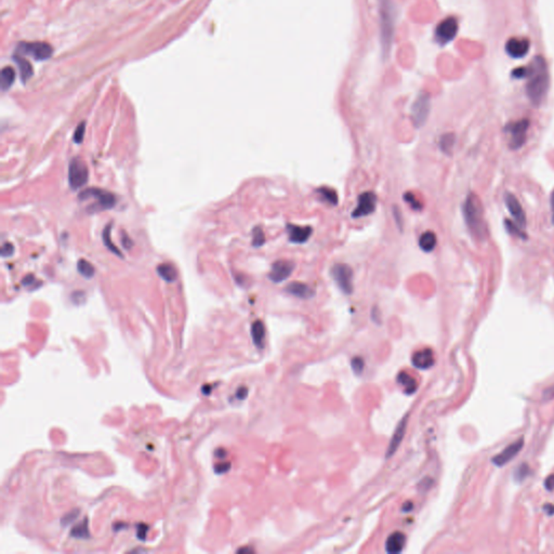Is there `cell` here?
Masks as SVG:
<instances>
[{
  "label": "cell",
  "mask_w": 554,
  "mask_h": 554,
  "mask_svg": "<svg viewBox=\"0 0 554 554\" xmlns=\"http://www.w3.org/2000/svg\"><path fill=\"white\" fill-rule=\"evenodd\" d=\"M382 51L389 53L394 34V9L390 0H382L380 6Z\"/></svg>",
  "instance_id": "obj_3"
},
{
  "label": "cell",
  "mask_w": 554,
  "mask_h": 554,
  "mask_svg": "<svg viewBox=\"0 0 554 554\" xmlns=\"http://www.w3.org/2000/svg\"><path fill=\"white\" fill-rule=\"evenodd\" d=\"M351 366H352L353 372H354L355 374H362L365 366V362L362 357H354L352 359Z\"/></svg>",
  "instance_id": "obj_35"
},
{
  "label": "cell",
  "mask_w": 554,
  "mask_h": 554,
  "mask_svg": "<svg viewBox=\"0 0 554 554\" xmlns=\"http://www.w3.org/2000/svg\"><path fill=\"white\" fill-rule=\"evenodd\" d=\"M110 228H112V224L109 223V224H107L106 228L104 229V231H103V242L112 252L116 253L119 256H123L122 252H120L118 249L116 248V246L110 242Z\"/></svg>",
  "instance_id": "obj_31"
},
{
  "label": "cell",
  "mask_w": 554,
  "mask_h": 554,
  "mask_svg": "<svg viewBox=\"0 0 554 554\" xmlns=\"http://www.w3.org/2000/svg\"><path fill=\"white\" fill-rule=\"evenodd\" d=\"M13 253H14V246L11 243H6V244L3 245L2 255L4 256V258H7V256H11Z\"/></svg>",
  "instance_id": "obj_38"
},
{
  "label": "cell",
  "mask_w": 554,
  "mask_h": 554,
  "mask_svg": "<svg viewBox=\"0 0 554 554\" xmlns=\"http://www.w3.org/2000/svg\"><path fill=\"white\" fill-rule=\"evenodd\" d=\"M77 270L78 272L80 273V275H83L84 277L86 278H91L93 277L94 273H95V270H94V267L92 266V264L87 261V260H79L78 263H77Z\"/></svg>",
  "instance_id": "obj_28"
},
{
  "label": "cell",
  "mask_w": 554,
  "mask_h": 554,
  "mask_svg": "<svg viewBox=\"0 0 554 554\" xmlns=\"http://www.w3.org/2000/svg\"><path fill=\"white\" fill-rule=\"evenodd\" d=\"M146 532H147V526L143 525V528H139V529H138V538H140V539L144 540V537H145Z\"/></svg>",
  "instance_id": "obj_41"
},
{
  "label": "cell",
  "mask_w": 554,
  "mask_h": 554,
  "mask_svg": "<svg viewBox=\"0 0 554 554\" xmlns=\"http://www.w3.org/2000/svg\"><path fill=\"white\" fill-rule=\"evenodd\" d=\"M529 68L531 73L528 76L529 82L526 87V93L534 105H539L547 95L550 84L547 63L542 57H536Z\"/></svg>",
  "instance_id": "obj_1"
},
{
  "label": "cell",
  "mask_w": 554,
  "mask_h": 554,
  "mask_svg": "<svg viewBox=\"0 0 554 554\" xmlns=\"http://www.w3.org/2000/svg\"><path fill=\"white\" fill-rule=\"evenodd\" d=\"M529 128L528 119H521L514 123H510L504 128V131L511 136L509 146L511 150L516 151L524 145L527 140V130Z\"/></svg>",
  "instance_id": "obj_6"
},
{
  "label": "cell",
  "mask_w": 554,
  "mask_h": 554,
  "mask_svg": "<svg viewBox=\"0 0 554 554\" xmlns=\"http://www.w3.org/2000/svg\"><path fill=\"white\" fill-rule=\"evenodd\" d=\"M504 227H505V230H507L508 233H510L512 236H516L519 238H522V239H526L527 236L524 233L523 229H522L520 226H518L515 222L510 221V220H505L504 221Z\"/></svg>",
  "instance_id": "obj_30"
},
{
  "label": "cell",
  "mask_w": 554,
  "mask_h": 554,
  "mask_svg": "<svg viewBox=\"0 0 554 554\" xmlns=\"http://www.w3.org/2000/svg\"><path fill=\"white\" fill-rule=\"evenodd\" d=\"M397 382L404 388L406 394H414L418 388V382L416 381L414 377L403 372L397 376Z\"/></svg>",
  "instance_id": "obj_21"
},
{
  "label": "cell",
  "mask_w": 554,
  "mask_h": 554,
  "mask_svg": "<svg viewBox=\"0 0 554 554\" xmlns=\"http://www.w3.org/2000/svg\"><path fill=\"white\" fill-rule=\"evenodd\" d=\"M436 244H437V238H436L435 233H433L431 231L424 232L423 234H421V236L419 237V246L425 252H431L432 250H434Z\"/></svg>",
  "instance_id": "obj_22"
},
{
  "label": "cell",
  "mask_w": 554,
  "mask_h": 554,
  "mask_svg": "<svg viewBox=\"0 0 554 554\" xmlns=\"http://www.w3.org/2000/svg\"><path fill=\"white\" fill-rule=\"evenodd\" d=\"M34 280H35V278H34V276H33V275H28V276H26L25 278H24V279H23V282H22V284H23V285H29V284H34Z\"/></svg>",
  "instance_id": "obj_44"
},
{
  "label": "cell",
  "mask_w": 554,
  "mask_h": 554,
  "mask_svg": "<svg viewBox=\"0 0 554 554\" xmlns=\"http://www.w3.org/2000/svg\"><path fill=\"white\" fill-rule=\"evenodd\" d=\"M529 48H531V42L526 38L513 37L505 44V51L510 57L514 59L524 58L528 53Z\"/></svg>",
  "instance_id": "obj_14"
},
{
  "label": "cell",
  "mask_w": 554,
  "mask_h": 554,
  "mask_svg": "<svg viewBox=\"0 0 554 554\" xmlns=\"http://www.w3.org/2000/svg\"><path fill=\"white\" fill-rule=\"evenodd\" d=\"M71 536L76 538H88L89 537V532H88V521L87 519L84 520L82 524H79L74 527L71 531Z\"/></svg>",
  "instance_id": "obj_32"
},
{
  "label": "cell",
  "mask_w": 554,
  "mask_h": 554,
  "mask_svg": "<svg viewBox=\"0 0 554 554\" xmlns=\"http://www.w3.org/2000/svg\"><path fill=\"white\" fill-rule=\"evenodd\" d=\"M286 291L299 299H311L315 296V291L309 285L299 282H293L287 285Z\"/></svg>",
  "instance_id": "obj_19"
},
{
  "label": "cell",
  "mask_w": 554,
  "mask_h": 554,
  "mask_svg": "<svg viewBox=\"0 0 554 554\" xmlns=\"http://www.w3.org/2000/svg\"><path fill=\"white\" fill-rule=\"evenodd\" d=\"M158 275L165 279L168 283L175 282L176 277H178V272H176L175 268L170 263H163L158 266L157 268Z\"/></svg>",
  "instance_id": "obj_24"
},
{
  "label": "cell",
  "mask_w": 554,
  "mask_h": 554,
  "mask_svg": "<svg viewBox=\"0 0 554 554\" xmlns=\"http://www.w3.org/2000/svg\"><path fill=\"white\" fill-rule=\"evenodd\" d=\"M19 53L28 55L37 61H44L52 55V48L46 43H23L19 47Z\"/></svg>",
  "instance_id": "obj_9"
},
{
  "label": "cell",
  "mask_w": 554,
  "mask_h": 554,
  "mask_svg": "<svg viewBox=\"0 0 554 554\" xmlns=\"http://www.w3.org/2000/svg\"><path fill=\"white\" fill-rule=\"evenodd\" d=\"M85 131H86V124H85V123L79 124L78 127L76 128L75 132H74V141H75L77 144H79V143H82V142H83Z\"/></svg>",
  "instance_id": "obj_36"
},
{
  "label": "cell",
  "mask_w": 554,
  "mask_h": 554,
  "mask_svg": "<svg viewBox=\"0 0 554 554\" xmlns=\"http://www.w3.org/2000/svg\"><path fill=\"white\" fill-rule=\"evenodd\" d=\"M251 336L255 347L262 349L264 343V337H266V328H264V325L261 320H255L252 324Z\"/></svg>",
  "instance_id": "obj_23"
},
{
  "label": "cell",
  "mask_w": 554,
  "mask_h": 554,
  "mask_svg": "<svg viewBox=\"0 0 554 554\" xmlns=\"http://www.w3.org/2000/svg\"><path fill=\"white\" fill-rule=\"evenodd\" d=\"M393 214H394V219H395V221H396V223H397V227L401 230V223H403V222H401V215H400V213H399V210H398V208H397V207L393 208Z\"/></svg>",
  "instance_id": "obj_39"
},
{
  "label": "cell",
  "mask_w": 554,
  "mask_h": 554,
  "mask_svg": "<svg viewBox=\"0 0 554 554\" xmlns=\"http://www.w3.org/2000/svg\"><path fill=\"white\" fill-rule=\"evenodd\" d=\"M411 509H413V503H411V502L406 503V504L404 505V507H403V510H404L405 512H408Z\"/></svg>",
  "instance_id": "obj_46"
},
{
  "label": "cell",
  "mask_w": 554,
  "mask_h": 554,
  "mask_svg": "<svg viewBox=\"0 0 554 554\" xmlns=\"http://www.w3.org/2000/svg\"><path fill=\"white\" fill-rule=\"evenodd\" d=\"M331 276L343 293L353 292V271L348 264H336L331 269Z\"/></svg>",
  "instance_id": "obj_7"
},
{
  "label": "cell",
  "mask_w": 554,
  "mask_h": 554,
  "mask_svg": "<svg viewBox=\"0 0 554 554\" xmlns=\"http://www.w3.org/2000/svg\"><path fill=\"white\" fill-rule=\"evenodd\" d=\"M230 467H231V464H230V463H227V464L224 463V464H221V465H216V467H215V472H218V473H224V472L228 471V470L230 469Z\"/></svg>",
  "instance_id": "obj_40"
},
{
  "label": "cell",
  "mask_w": 554,
  "mask_h": 554,
  "mask_svg": "<svg viewBox=\"0 0 554 554\" xmlns=\"http://www.w3.org/2000/svg\"><path fill=\"white\" fill-rule=\"evenodd\" d=\"M123 243H124V246H125V248H127V249H128V248H129V247H131V246H132V242H131V240H130V238H129V237H128V236H127V235L125 234V233H124V238H123Z\"/></svg>",
  "instance_id": "obj_42"
},
{
  "label": "cell",
  "mask_w": 554,
  "mask_h": 554,
  "mask_svg": "<svg viewBox=\"0 0 554 554\" xmlns=\"http://www.w3.org/2000/svg\"><path fill=\"white\" fill-rule=\"evenodd\" d=\"M439 149L443 153L451 155L456 143V136L454 133H445L439 138Z\"/></svg>",
  "instance_id": "obj_27"
},
{
  "label": "cell",
  "mask_w": 554,
  "mask_h": 554,
  "mask_svg": "<svg viewBox=\"0 0 554 554\" xmlns=\"http://www.w3.org/2000/svg\"><path fill=\"white\" fill-rule=\"evenodd\" d=\"M316 192L324 203L331 206H337V204H338V200H339L338 194H337V192L334 189L328 188V187H322L319 188Z\"/></svg>",
  "instance_id": "obj_25"
},
{
  "label": "cell",
  "mask_w": 554,
  "mask_h": 554,
  "mask_svg": "<svg viewBox=\"0 0 554 554\" xmlns=\"http://www.w3.org/2000/svg\"><path fill=\"white\" fill-rule=\"evenodd\" d=\"M264 243H266V236L261 228L256 227L252 231V246L253 247H261Z\"/></svg>",
  "instance_id": "obj_33"
},
{
  "label": "cell",
  "mask_w": 554,
  "mask_h": 554,
  "mask_svg": "<svg viewBox=\"0 0 554 554\" xmlns=\"http://www.w3.org/2000/svg\"><path fill=\"white\" fill-rule=\"evenodd\" d=\"M458 21L455 18L449 17L441 21L435 29V39L440 45L451 43L458 33Z\"/></svg>",
  "instance_id": "obj_8"
},
{
  "label": "cell",
  "mask_w": 554,
  "mask_h": 554,
  "mask_svg": "<svg viewBox=\"0 0 554 554\" xmlns=\"http://www.w3.org/2000/svg\"><path fill=\"white\" fill-rule=\"evenodd\" d=\"M15 62H17L18 66L20 68V74H21V78L24 83L27 82V80L33 76V67H31V65L29 64L28 61H26L24 58L20 57V55H18V57L14 58Z\"/></svg>",
  "instance_id": "obj_26"
},
{
  "label": "cell",
  "mask_w": 554,
  "mask_h": 554,
  "mask_svg": "<svg viewBox=\"0 0 554 554\" xmlns=\"http://www.w3.org/2000/svg\"><path fill=\"white\" fill-rule=\"evenodd\" d=\"M551 212H552V222L554 224V191L551 195Z\"/></svg>",
  "instance_id": "obj_45"
},
{
  "label": "cell",
  "mask_w": 554,
  "mask_h": 554,
  "mask_svg": "<svg viewBox=\"0 0 554 554\" xmlns=\"http://www.w3.org/2000/svg\"><path fill=\"white\" fill-rule=\"evenodd\" d=\"M407 420H408V417L406 416L405 418L401 420L396 427L394 434H393V436L391 438L387 455H385L387 458H390L391 456H393L395 454V452L397 451V448L399 447V445L401 443V440H403V437H404L405 432H406V428H407Z\"/></svg>",
  "instance_id": "obj_17"
},
{
  "label": "cell",
  "mask_w": 554,
  "mask_h": 554,
  "mask_svg": "<svg viewBox=\"0 0 554 554\" xmlns=\"http://www.w3.org/2000/svg\"><path fill=\"white\" fill-rule=\"evenodd\" d=\"M377 207V196L373 192H364L358 196L357 206L352 212L353 218H363V216L375 212Z\"/></svg>",
  "instance_id": "obj_11"
},
{
  "label": "cell",
  "mask_w": 554,
  "mask_h": 554,
  "mask_svg": "<svg viewBox=\"0 0 554 554\" xmlns=\"http://www.w3.org/2000/svg\"><path fill=\"white\" fill-rule=\"evenodd\" d=\"M15 78V73L13 68L5 67L2 71V87L3 90H7L12 86Z\"/></svg>",
  "instance_id": "obj_29"
},
{
  "label": "cell",
  "mask_w": 554,
  "mask_h": 554,
  "mask_svg": "<svg viewBox=\"0 0 554 554\" xmlns=\"http://www.w3.org/2000/svg\"><path fill=\"white\" fill-rule=\"evenodd\" d=\"M405 543V535L400 532H394L388 537L387 542H385V550L388 553H399L403 551Z\"/></svg>",
  "instance_id": "obj_20"
},
{
  "label": "cell",
  "mask_w": 554,
  "mask_h": 554,
  "mask_svg": "<svg viewBox=\"0 0 554 554\" xmlns=\"http://www.w3.org/2000/svg\"><path fill=\"white\" fill-rule=\"evenodd\" d=\"M294 270V263L290 260H278L272 264L270 272V279L273 283H282L292 274Z\"/></svg>",
  "instance_id": "obj_12"
},
{
  "label": "cell",
  "mask_w": 554,
  "mask_h": 554,
  "mask_svg": "<svg viewBox=\"0 0 554 554\" xmlns=\"http://www.w3.org/2000/svg\"><path fill=\"white\" fill-rule=\"evenodd\" d=\"M522 447H523V438L516 440L515 443H513V444H511L510 446H508L507 448H505L502 453H500L499 455H497L496 457H494L493 462L496 465H498V467H500V465H504L505 463L509 462L513 458V457H515L520 453Z\"/></svg>",
  "instance_id": "obj_16"
},
{
  "label": "cell",
  "mask_w": 554,
  "mask_h": 554,
  "mask_svg": "<svg viewBox=\"0 0 554 554\" xmlns=\"http://www.w3.org/2000/svg\"><path fill=\"white\" fill-rule=\"evenodd\" d=\"M287 232L289 240L293 244H303L309 240L312 235V228L310 227H299L294 224H288Z\"/></svg>",
  "instance_id": "obj_15"
},
{
  "label": "cell",
  "mask_w": 554,
  "mask_h": 554,
  "mask_svg": "<svg viewBox=\"0 0 554 554\" xmlns=\"http://www.w3.org/2000/svg\"><path fill=\"white\" fill-rule=\"evenodd\" d=\"M465 224L472 234V236L484 240L487 237V227L484 219V209L481 199L477 195L469 194L464 200L462 207Z\"/></svg>",
  "instance_id": "obj_2"
},
{
  "label": "cell",
  "mask_w": 554,
  "mask_h": 554,
  "mask_svg": "<svg viewBox=\"0 0 554 554\" xmlns=\"http://www.w3.org/2000/svg\"><path fill=\"white\" fill-rule=\"evenodd\" d=\"M430 113V98L427 94H421L414 103L412 108V118L414 125L419 128L427 122Z\"/></svg>",
  "instance_id": "obj_10"
},
{
  "label": "cell",
  "mask_w": 554,
  "mask_h": 554,
  "mask_svg": "<svg viewBox=\"0 0 554 554\" xmlns=\"http://www.w3.org/2000/svg\"><path fill=\"white\" fill-rule=\"evenodd\" d=\"M404 199L405 202L411 206L414 210L416 211H419L422 209V204L420 203L419 199H417L415 194H413V193H406V194L404 195Z\"/></svg>",
  "instance_id": "obj_34"
},
{
  "label": "cell",
  "mask_w": 554,
  "mask_h": 554,
  "mask_svg": "<svg viewBox=\"0 0 554 554\" xmlns=\"http://www.w3.org/2000/svg\"><path fill=\"white\" fill-rule=\"evenodd\" d=\"M89 180V169L84 160L79 157L71 159L68 168V182L73 190L85 187Z\"/></svg>",
  "instance_id": "obj_4"
},
{
  "label": "cell",
  "mask_w": 554,
  "mask_h": 554,
  "mask_svg": "<svg viewBox=\"0 0 554 554\" xmlns=\"http://www.w3.org/2000/svg\"><path fill=\"white\" fill-rule=\"evenodd\" d=\"M247 393H248L247 389H245V388L239 389L238 392H237V397H238L239 399H244V398L246 397V395H247Z\"/></svg>",
  "instance_id": "obj_43"
},
{
  "label": "cell",
  "mask_w": 554,
  "mask_h": 554,
  "mask_svg": "<svg viewBox=\"0 0 554 554\" xmlns=\"http://www.w3.org/2000/svg\"><path fill=\"white\" fill-rule=\"evenodd\" d=\"M79 198L82 200L88 199V198H95L96 200H98L96 206L94 207L95 211L110 209V208H113L117 203V198L113 193L107 192L102 189H94V188L83 191L79 194Z\"/></svg>",
  "instance_id": "obj_5"
},
{
  "label": "cell",
  "mask_w": 554,
  "mask_h": 554,
  "mask_svg": "<svg viewBox=\"0 0 554 554\" xmlns=\"http://www.w3.org/2000/svg\"><path fill=\"white\" fill-rule=\"evenodd\" d=\"M529 73H531V68H529V66L527 67L523 66V67H518L513 70L512 76L514 78H525L529 76Z\"/></svg>",
  "instance_id": "obj_37"
},
{
  "label": "cell",
  "mask_w": 554,
  "mask_h": 554,
  "mask_svg": "<svg viewBox=\"0 0 554 554\" xmlns=\"http://www.w3.org/2000/svg\"><path fill=\"white\" fill-rule=\"evenodd\" d=\"M504 202L510 214L513 216V219H514V222L524 230L526 227V214L523 207H522V205L520 204L519 199L514 195L511 194V193H508V194L504 196Z\"/></svg>",
  "instance_id": "obj_13"
},
{
  "label": "cell",
  "mask_w": 554,
  "mask_h": 554,
  "mask_svg": "<svg viewBox=\"0 0 554 554\" xmlns=\"http://www.w3.org/2000/svg\"><path fill=\"white\" fill-rule=\"evenodd\" d=\"M412 363L418 369H429L434 364V354L431 349L420 350L413 355Z\"/></svg>",
  "instance_id": "obj_18"
}]
</instances>
